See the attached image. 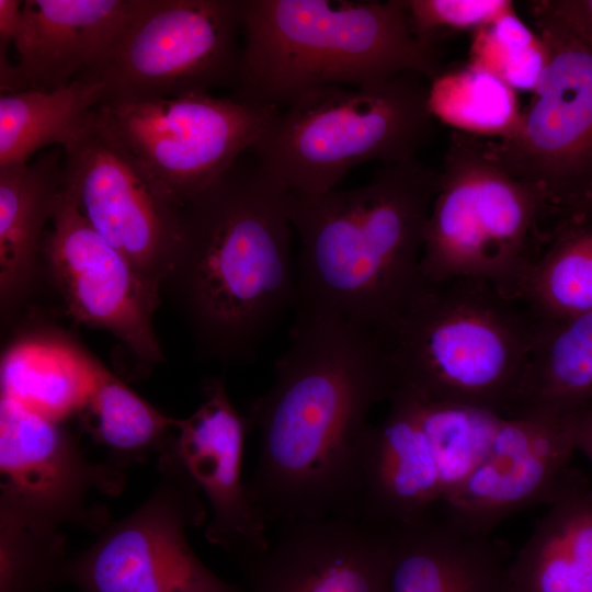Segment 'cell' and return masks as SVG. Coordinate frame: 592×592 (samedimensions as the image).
<instances>
[{
	"label": "cell",
	"mask_w": 592,
	"mask_h": 592,
	"mask_svg": "<svg viewBox=\"0 0 592 592\" xmlns=\"http://www.w3.org/2000/svg\"><path fill=\"white\" fill-rule=\"evenodd\" d=\"M270 389L246 417L260 451L250 496L277 527L317 520L358 522L368 412L395 384L386 344L334 316H296Z\"/></svg>",
	"instance_id": "obj_1"
},
{
	"label": "cell",
	"mask_w": 592,
	"mask_h": 592,
	"mask_svg": "<svg viewBox=\"0 0 592 592\" xmlns=\"http://www.w3.org/2000/svg\"><path fill=\"white\" fill-rule=\"evenodd\" d=\"M288 193L258 161L238 160L181 207L180 239L162 285L209 357L250 361L295 305Z\"/></svg>",
	"instance_id": "obj_2"
},
{
	"label": "cell",
	"mask_w": 592,
	"mask_h": 592,
	"mask_svg": "<svg viewBox=\"0 0 592 592\" xmlns=\"http://www.w3.org/2000/svg\"><path fill=\"white\" fill-rule=\"evenodd\" d=\"M439 171L383 164L365 185L288 193L299 241L296 316H334L384 337L425 284L424 230Z\"/></svg>",
	"instance_id": "obj_3"
},
{
	"label": "cell",
	"mask_w": 592,
	"mask_h": 592,
	"mask_svg": "<svg viewBox=\"0 0 592 592\" xmlns=\"http://www.w3.org/2000/svg\"><path fill=\"white\" fill-rule=\"evenodd\" d=\"M234 99L285 109L326 86L368 88L400 73L443 72L436 43L419 39L406 0H243Z\"/></svg>",
	"instance_id": "obj_4"
},
{
	"label": "cell",
	"mask_w": 592,
	"mask_h": 592,
	"mask_svg": "<svg viewBox=\"0 0 592 592\" xmlns=\"http://www.w3.org/2000/svg\"><path fill=\"white\" fill-rule=\"evenodd\" d=\"M538 319L478 278L425 282L383 337L395 388L512 417Z\"/></svg>",
	"instance_id": "obj_5"
},
{
	"label": "cell",
	"mask_w": 592,
	"mask_h": 592,
	"mask_svg": "<svg viewBox=\"0 0 592 592\" xmlns=\"http://www.w3.org/2000/svg\"><path fill=\"white\" fill-rule=\"evenodd\" d=\"M424 77L403 72L375 87L308 90L280 111L252 148L291 192L334 190L356 166L417 158L434 133Z\"/></svg>",
	"instance_id": "obj_6"
},
{
	"label": "cell",
	"mask_w": 592,
	"mask_h": 592,
	"mask_svg": "<svg viewBox=\"0 0 592 592\" xmlns=\"http://www.w3.org/2000/svg\"><path fill=\"white\" fill-rule=\"evenodd\" d=\"M559 213L536 185L508 172L483 141L451 138L424 230L425 281L478 278L517 299L520 286Z\"/></svg>",
	"instance_id": "obj_7"
},
{
	"label": "cell",
	"mask_w": 592,
	"mask_h": 592,
	"mask_svg": "<svg viewBox=\"0 0 592 592\" xmlns=\"http://www.w3.org/2000/svg\"><path fill=\"white\" fill-rule=\"evenodd\" d=\"M242 12L243 0H149L107 54L79 77L103 83L102 104L235 88Z\"/></svg>",
	"instance_id": "obj_8"
},
{
	"label": "cell",
	"mask_w": 592,
	"mask_h": 592,
	"mask_svg": "<svg viewBox=\"0 0 592 592\" xmlns=\"http://www.w3.org/2000/svg\"><path fill=\"white\" fill-rule=\"evenodd\" d=\"M281 110L192 93L101 104L98 125L139 170L181 206L226 173L260 141Z\"/></svg>",
	"instance_id": "obj_9"
},
{
	"label": "cell",
	"mask_w": 592,
	"mask_h": 592,
	"mask_svg": "<svg viewBox=\"0 0 592 592\" xmlns=\"http://www.w3.org/2000/svg\"><path fill=\"white\" fill-rule=\"evenodd\" d=\"M158 481L132 513L110 522L70 557L65 582L80 592H240L195 554L187 531L202 525L201 490L172 447L158 457Z\"/></svg>",
	"instance_id": "obj_10"
},
{
	"label": "cell",
	"mask_w": 592,
	"mask_h": 592,
	"mask_svg": "<svg viewBox=\"0 0 592 592\" xmlns=\"http://www.w3.org/2000/svg\"><path fill=\"white\" fill-rule=\"evenodd\" d=\"M531 14L546 55L534 96L506 135L483 145L562 216L592 193V49L557 21Z\"/></svg>",
	"instance_id": "obj_11"
},
{
	"label": "cell",
	"mask_w": 592,
	"mask_h": 592,
	"mask_svg": "<svg viewBox=\"0 0 592 592\" xmlns=\"http://www.w3.org/2000/svg\"><path fill=\"white\" fill-rule=\"evenodd\" d=\"M0 508L59 528L79 525L100 533L110 524L99 499L124 487L121 468L95 464L62 422L21 402L0 400Z\"/></svg>",
	"instance_id": "obj_12"
},
{
	"label": "cell",
	"mask_w": 592,
	"mask_h": 592,
	"mask_svg": "<svg viewBox=\"0 0 592 592\" xmlns=\"http://www.w3.org/2000/svg\"><path fill=\"white\" fill-rule=\"evenodd\" d=\"M65 190L91 227L162 286L175 254L181 206L98 125L92 112L62 146Z\"/></svg>",
	"instance_id": "obj_13"
},
{
	"label": "cell",
	"mask_w": 592,
	"mask_h": 592,
	"mask_svg": "<svg viewBox=\"0 0 592 592\" xmlns=\"http://www.w3.org/2000/svg\"><path fill=\"white\" fill-rule=\"evenodd\" d=\"M42 257L70 316L107 330L145 363L163 361L153 330L161 286L91 227L65 187Z\"/></svg>",
	"instance_id": "obj_14"
},
{
	"label": "cell",
	"mask_w": 592,
	"mask_h": 592,
	"mask_svg": "<svg viewBox=\"0 0 592 592\" xmlns=\"http://www.w3.org/2000/svg\"><path fill=\"white\" fill-rule=\"evenodd\" d=\"M573 413L505 417L486 458L439 502L441 513L467 532L491 535L512 514L549 505L583 482L570 467L576 451Z\"/></svg>",
	"instance_id": "obj_15"
},
{
	"label": "cell",
	"mask_w": 592,
	"mask_h": 592,
	"mask_svg": "<svg viewBox=\"0 0 592 592\" xmlns=\"http://www.w3.org/2000/svg\"><path fill=\"white\" fill-rule=\"evenodd\" d=\"M204 400L178 421L171 447L203 492L212 509L207 540L237 566L270 545L269 524L242 480V458L249 424L231 403L219 378L203 383Z\"/></svg>",
	"instance_id": "obj_16"
},
{
	"label": "cell",
	"mask_w": 592,
	"mask_h": 592,
	"mask_svg": "<svg viewBox=\"0 0 592 592\" xmlns=\"http://www.w3.org/2000/svg\"><path fill=\"white\" fill-rule=\"evenodd\" d=\"M274 542L238 565L240 592H388L385 533L344 520L278 526Z\"/></svg>",
	"instance_id": "obj_17"
},
{
	"label": "cell",
	"mask_w": 592,
	"mask_h": 592,
	"mask_svg": "<svg viewBox=\"0 0 592 592\" xmlns=\"http://www.w3.org/2000/svg\"><path fill=\"white\" fill-rule=\"evenodd\" d=\"M149 0H25L13 45L19 92L56 90L95 66Z\"/></svg>",
	"instance_id": "obj_18"
},
{
	"label": "cell",
	"mask_w": 592,
	"mask_h": 592,
	"mask_svg": "<svg viewBox=\"0 0 592 592\" xmlns=\"http://www.w3.org/2000/svg\"><path fill=\"white\" fill-rule=\"evenodd\" d=\"M433 508L382 530L390 554L388 592H505V547L492 534L456 526Z\"/></svg>",
	"instance_id": "obj_19"
},
{
	"label": "cell",
	"mask_w": 592,
	"mask_h": 592,
	"mask_svg": "<svg viewBox=\"0 0 592 592\" xmlns=\"http://www.w3.org/2000/svg\"><path fill=\"white\" fill-rule=\"evenodd\" d=\"M366 451L358 522L377 530L425 515L443 498L435 460L412 397L394 390Z\"/></svg>",
	"instance_id": "obj_20"
},
{
	"label": "cell",
	"mask_w": 592,
	"mask_h": 592,
	"mask_svg": "<svg viewBox=\"0 0 592 592\" xmlns=\"http://www.w3.org/2000/svg\"><path fill=\"white\" fill-rule=\"evenodd\" d=\"M65 187L64 159L52 150L0 168V306L8 316L30 294L44 227Z\"/></svg>",
	"instance_id": "obj_21"
},
{
	"label": "cell",
	"mask_w": 592,
	"mask_h": 592,
	"mask_svg": "<svg viewBox=\"0 0 592 592\" xmlns=\"http://www.w3.org/2000/svg\"><path fill=\"white\" fill-rule=\"evenodd\" d=\"M548 506L510 558L505 592H592V488L583 481Z\"/></svg>",
	"instance_id": "obj_22"
},
{
	"label": "cell",
	"mask_w": 592,
	"mask_h": 592,
	"mask_svg": "<svg viewBox=\"0 0 592 592\" xmlns=\"http://www.w3.org/2000/svg\"><path fill=\"white\" fill-rule=\"evenodd\" d=\"M588 406H592V311L559 320H538L512 417L571 412Z\"/></svg>",
	"instance_id": "obj_23"
},
{
	"label": "cell",
	"mask_w": 592,
	"mask_h": 592,
	"mask_svg": "<svg viewBox=\"0 0 592 592\" xmlns=\"http://www.w3.org/2000/svg\"><path fill=\"white\" fill-rule=\"evenodd\" d=\"M517 299L540 321L592 311V207L559 217Z\"/></svg>",
	"instance_id": "obj_24"
},
{
	"label": "cell",
	"mask_w": 592,
	"mask_h": 592,
	"mask_svg": "<svg viewBox=\"0 0 592 592\" xmlns=\"http://www.w3.org/2000/svg\"><path fill=\"white\" fill-rule=\"evenodd\" d=\"M94 362L73 345L50 338L20 341L2 357L1 396L62 422L82 409Z\"/></svg>",
	"instance_id": "obj_25"
},
{
	"label": "cell",
	"mask_w": 592,
	"mask_h": 592,
	"mask_svg": "<svg viewBox=\"0 0 592 592\" xmlns=\"http://www.w3.org/2000/svg\"><path fill=\"white\" fill-rule=\"evenodd\" d=\"M104 86L78 77L56 90L0 95V168L27 163L38 150L68 143L103 103Z\"/></svg>",
	"instance_id": "obj_26"
},
{
	"label": "cell",
	"mask_w": 592,
	"mask_h": 592,
	"mask_svg": "<svg viewBox=\"0 0 592 592\" xmlns=\"http://www.w3.org/2000/svg\"><path fill=\"white\" fill-rule=\"evenodd\" d=\"M82 428L122 468L171 447L179 419L152 407L98 361L88 398L78 413Z\"/></svg>",
	"instance_id": "obj_27"
},
{
	"label": "cell",
	"mask_w": 592,
	"mask_h": 592,
	"mask_svg": "<svg viewBox=\"0 0 592 592\" xmlns=\"http://www.w3.org/2000/svg\"><path fill=\"white\" fill-rule=\"evenodd\" d=\"M413 400L436 464L444 498L486 458L505 417L468 405Z\"/></svg>",
	"instance_id": "obj_28"
},
{
	"label": "cell",
	"mask_w": 592,
	"mask_h": 592,
	"mask_svg": "<svg viewBox=\"0 0 592 592\" xmlns=\"http://www.w3.org/2000/svg\"><path fill=\"white\" fill-rule=\"evenodd\" d=\"M59 528L0 508V592H47L69 560Z\"/></svg>",
	"instance_id": "obj_29"
},
{
	"label": "cell",
	"mask_w": 592,
	"mask_h": 592,
	"mask_svg": "<svg viewBox=\"0 0 592 592\" xmlns=\"http://www.w3.org/2000/svg\"><path fill=\"white\" fill-rule=\"evenodd\" d=\"M474 53L475 67L492 73L510 88H531L527 77L534 89L546 58L538 34H533L515 11L478 31Z\"/></svg>",
	"instance_id": "obj_30"
},
{
	"label": "cell",
	"mask_w": 592,
	"mask_h": 592,
	"mask_svg": "<svg viewBox=\"0 0 592 592\" xmlns=\"http://www.w3.org/2000/svg\"><path fill=\"white\" fill-rule=\"evenodd\" d=\"M512 12L506 0H406L411 32L431 43L445 32L481 31Z\"/></svg>",
	"instance_id": "obj_31"
},
{
	"label": "cell",
	"mask_w": 592,
	"mask_h": 592,
	"mask_svg": "<svg viewBox=\"0 0 592 592\" xmlns=\"http://www.w3.org/2000/svg\"><path fill=\"white\" fill-rule=\"evenodd\" d=\"M528 8L557 21L592 49V0H539L528 2Z\"/></svg>",
	"instance_id": "obj_32"
},
{
	"label": "cell",
	"mask_w": 592,
	"mask_h": 592,
	"mask_svg": "<svg viewBox=\"0 0 592 592\" xmlns=\"http://www.w3.org/2000/svg\"><path fill=\"white\" fill-rule=\"evenodd\" d=\"M22 5L20 0H0V48L13 44L22 25Z\"/></svg>",
	"instance_id": "obj_33"
},
{
	"label": "cell",
	"mask_w": 592,
	"mask_h": 592,
	"mask_svg": "<svg viewBox=\"0 0 592 592\" xmlns=\"http://www.w3.org/2000/svg\"><path fill=\"white\" fill-rule=\"evenodd\" d=\"M573 434L576 451H580L592 464V406L573 413Z\"/></svg>",
	"instance_id": "obj_34"
},
{
	"label": "cell",
	"mask_w": 592,
	"mask_h": 592,
	"mask_svg": "<svg viewBox=\"0 0 592 592\" xmlns=\"http://www.w3.org/2000/svg\"><path fill=\"white\" fill-rule=\"evenodd\" d=\"M582 207H592V193L591 195L588 197V200L579 207V208H582ZM578 208V209H579ZM577 210V209H576Z\"/></svg>",
	"instance_id": "obj_35"
}]
</instances>
